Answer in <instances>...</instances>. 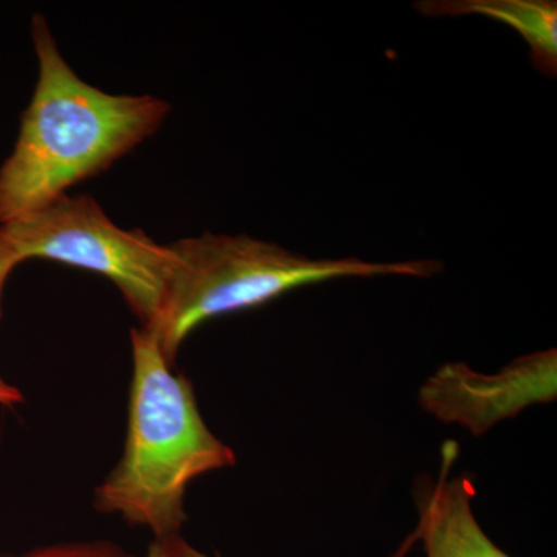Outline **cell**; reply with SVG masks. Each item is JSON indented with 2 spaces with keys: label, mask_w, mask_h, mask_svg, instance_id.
Listing matches in <instances>:
<instances>
[{
  "label": "cell",
  "mask_w": 557,
  "mask_h": 557,
  "mask_svg": "<svg viewBox=\"0 0 557 557\" xmlns=\"http://www.w3.org/2000/svg\"><path fill=\"white\" fill-rule=\"evenodd\" d=\"M32 38L39 78L16 146L0 168V223L30 214L108 170L150 137L170 113L152 95H110L81 79L42 16Z\"/></svg>",
  "instance_id": "6da1fadb"
},
{
  "label": "cell",
  "mask_w": 557,
  "mask_h": 557,
  "mask_svg": "<svg viewBox=\"0 0 557 557\" xmlns=\"http://www.w3.org/2000/svg\"><path fill=\"white\" fill-rule=\"evenodd\" d=\"M129 413L123 456L95 491V508L146 528L152 539L180 534L194 480L236 465V453L201 417L193 383L174 370L146 329L131 333Z\"/></svg>",
  "instance_id": "7a4b0ae2"
},
{
  "label": "cell",
  "mask_w": 557,
  "mask_h": 557,
  "mask_svg": "<svg viewBox=\"0 0 557 557\" xmlns=\"http://www.w3.org/2000/svg\"><path fill=\"white\" fill-rule=\"evenodd\" d=\"M171 270L163 302L148 332L175 366L183 341L209 319L255 309L307 285L347 277L431 278L434 259L372 262L359 258L311 259L271 242L205 233L168 245Z\"/></svg>",
  "instance_id": "3957f363"
},
{
  "label": "cell",
  "mask_w": 557,
  "mask_h": 557,
  "mask_svg": "<svg viewBox=\"0 0 557 557\" xmlns=\"http://www.w3.org/2000/svg\"><path fill=\"white\" fill-rule=\"evenodd\" d=\"M0 244L20 259L58 260L112 281L149 329L159 317L171 270L168 245L141 230H123L89 196L60 197L30 214L0 223Z\"/></svg>",
  "instance_id": "277c9868"
},
{
  "label": "cell",
  "mask_w": 557,
  "mask_h": 557,
  "mask_svg": "<svg viewBox=\"0 0 557 557\" xmlns=\"http://www.w3.org/2000/svg\"><path fill=\"white\" fill-rule=\"evenodd\" d=\"M555 348L516 359L494 375L463 364L442 366L418 392L421 408L443 423H457L482 435L498 421L515 418L537 403L555 401Z\"/></svg>",
  "instance_id": "5b68a950"
},
{
  "label": "cell",
  "mask_w": 557,
  "mask_h": 557,
  "mask_svg": "<svg viewBox=\"0 0 557 557\" xmlns=\"http://www.w3.org/2000/svg\"><path fill=\"white\" fill-rule=\"evenodd\" d=\"M437 480H418L416 502L418 542L426 557H512L497 547L480 527L472 500L475 487L467 475H453L458 457L454 440L442 449Z\"/></svg>",
  "instance_id": "8992f818"
},
{
  "label": "cell",
  "mask_w": 557,
  "mask_h": 557,
  "mask_svg": "<svg viewBox=\"0 0 557 557\" xmlns=\"http://www.w3.org/2000/svg\"><path fill=\"white\" fill-rule=\"evenodd\" d=\"M424 16L480 14L518 32L530 46L531 60L545 75L557 69V3L555 0H442L417 3Z\"/></svg>",
  "instance_id": "52a82bcc"
},
{
  "label": "cell",
  "mask_w": 557,
  "mask_h": 557,
  "mask_svg": "<svg viewBox=\"0 0 557 557\" xmlns=\"http://www.w3.org/2000/svg\"><path fill=\"white\" fill-rule=\"evenodd\" d=\"M0 557H138L106 539L61 541L25 549L20 553H0Z\"/></svg>",
  "instance_id": "ba28073f"
},
{
  "label": "cell",
  "mask_w": 557,
  "mask_h": 557,
  "mask_svg": "<svg viewBox=\"0 0 557 557\" xmlns=\"http://www.w3.org/2000/svg\"><path fill=\"white\" fill-rule=\"evenodd\" d=\"M418 544V536L416 530L408 534L401 542L397 549L387 557H408L412 548ZM145 557H212L207 553L200 552L199 548L189 544L182 534L175 536L152 539L148 547V553Z\"/></svg>",
  "instance_id": "9c48e42d"
},
{
  "label": "cell",
  "mask_w": 557,
  "mask_h": 557,
  "mask_svg": "<svg viewBox=\"0 0 557 557\" xmlns=\"http://www.w3.org/2000/svg\"><path fill=\"white\" fill-rule=\"evenodd\" d=\"M20 263V259H17L5 245L0 244V317H2V295L7 278H9L11 271L16 269ZM21 401L22 394L20 388L10 386V384L2 379V375H0V405L14 406L20 405Z\"/></svg>",
  "instance_id": "30bf717a"
}]
</instances>
